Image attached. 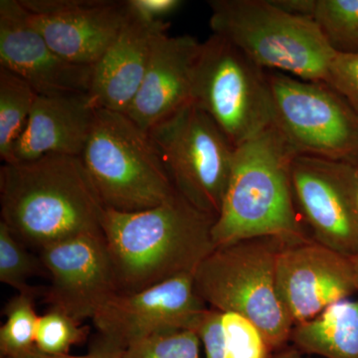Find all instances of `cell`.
Instances as JSON below:
<instances>
[{
  "mask_svg": "<svg viewBox=\"0 0 358 358\" xmlns=\"http://www.w3.org/2000/svg\"><path fill=\"white\" fill-rule=\"evenodd\" d=\"M122 355H124V350L110 345V343L98 338L94 341L88 355H82V357H72L69 355L52 357V355H44V353L38 352L35 348L31 352L14 358H122Z\"/></svg>",
  "mask_w": 358,
  "mask_h": 358,
  "instance_id": "29",
  "label": "cell"
},
{
  "mask_svg": "<svg viewBox=\"0 0 358 358\" xmlns=\"http://www.w3.org/2000/svg\"><path fill=\"white\" fill-rule=\"evenodd\" d=\"M81 159L105 208L145 210L176 192L150 134L122 113L96 109Z\"/></svg>",
  "mask_w": 358,
  "mask_h": 358,
  "instance_id": "6",
  "label": "cell"
},
{
  "mask_svg": "<svg viewBox=\"0 0 358 358\" xmlns=\"http://www.w3.org/2000/svg\"><path fill=\"white\" fill-rule=\"evenodd\" d=\"M169 26L145 22L128 10L121 32L92 70L89 96L96 109L128 112L145 77L155 40Z\"/></svg>",
  "mask_w": 358,
  "mask_h": 358,
  "instance_id": "17",
  "label": "cell"
},
{
  "mask_svg": "<svg viewBox=\"0 0 358 358\" xmlns=\"http://www.w3.org/2000/svg\"><path fill=\"white\" fill-rule=\"evenodd\" d=\"M49 46L72 64L93 67L121 32L127 1L20 0Z\"/></svg>",
  "mask_w": 358,
  "mask_h": 358,
  "instance_id": "14",
  "label": "cell"
},
{
  "mask_svg": "<svg viewBox=\"0 0 358 358\" xmlns=\"http://www.w3.org/2000/svg\"><path fill=\"white\" fill-rule=\"evenodd\" d=\"M200 345L194 331H166L128 346L122 358H201Z\"/></svg>",
  "mask_w": 358,
  "mask_h": 358,
  "instance_id": "26",
  "label": "cell"
},
{
  "mask_svg": "<svg viewBox=\"0 0 358 358\" xmlns=\"http://www.w3.org/2000/svg\"><path fill=\"white\" fill-rule=\"evenodd\" d=\"M1 221L39 251L82 235L103 234L105 206L81 157L47 155L0 169Z\"/></svg>",
  "mask_w": 358,
  "mask_h": 358,
  "instance_id": "2",
  "label": "cell"
},
{
  "mask_svg": "<svg viewBox=\"0 0 358 358\" xmlns=\"http://www.w3.org/2000/svg\"><path fill=\"white\" fill-rule=\"evenodd\" d=\"M352 259H353V263H355V270H357V277H358V256L355 257V258H352Z\"/></svg>",
  "mask_w": 358,
  "mask_h": 358,
  "instance_id": "31",
  "label": "cell"
},
{
  "mask_svg": "<svg viewBox=\"0 0 358 358\" xmlns=\"http://www.w3.org/2000/svg\"><path fill=\"white\" fill-rule=\"evenodd\" d=\"M357 202H358V196H357Z\"/></svg>",
  "mask_w": 358,
  "mask_h": 358,
  "instance_id": "32",
  "label": "cell"
},
{
  "mask_svg": "<svg viewBox=\"0 0 358 358\" xmlns=\"http://www.w3.org/2000/svg\"><path fill=\"white\" fill-rule=\"evenodd\" d=\"M294 348L322 358H358V298L329 306L315 319L296 324Z\"/></svg>",
  "mask_w": 358,
  "mask_h": 358,
  "instance_id": "19",
  "label": "cell"
},
{
  "mask_svg": "<svg viewBox=\"0 0 358 358\" xmlns=\"http://www.w3.org/2000/svg\"><path fill=\"white\" fill-rule=\"evenodd\" d=\"M305 355L294 346H286L279 352H275L271 358H307Z\"/></svg>",
  "mask_w": 358,
  "mask_h": 358,
  "instance_id": "30",
  "label": "cell"
},
{
  "mask_svg": "<svg viewBox=\"0 0 358 358\" xmlns=\"http://www.w3.org/2000/svg\"><path fill=\"white\" fill-rule=\"evenodd\" d=\"M39 275L49 278L40 257L30 253L28 247L0 221V282L17 289L18 294L43 296L44 289L28 284L30 279Z\"/></svg>",
  "mask_w": 358,
  "mask_h": 358,
  "instance_id": "22",
  "label": "cell"
},
{
  "mask_svg": "<svg viewBox=\"0 0 358 358\" xmlns=\"http://www.w3.org/2000/svg\"><path fill=\"white\" fill-rule=\"evenodd\" d=\"M268 77L275 127L296 154L358 166V114L336 90L279 71Z\"/></svg>",
  "mask_w": 358,
  "mask_h": 358,
  "instance_id": "9",
  "label": "cell"
},
{
  "mask_svg": "<svg viewBox=\"0 0 358 358\" xmlns=\"http://www.w3.org/2000/svg\"><path fill=\"white\" fill-rule=\"evenodd\" d=\"M200 42L190 35L155 38L138 95L126 113L140 128L150 131L192 102V72Z\"/></svg>",
  "mask_w": 358,
  "mask_h": 358,
  "instance_id": "16",
  "label": "cell"
},
{
  "mask_svg": "<svg viewBox=\"0 0 358 358\" xmlns=\"http://www.w3.org/2000/svg\"><path fill=\"white\" fill-rule=\"evenodd\" d=\"M37 96L25 80L0 67V157L3 164L25 129Z\"/></svg>",
  "mask_w": 358,
  "mask_h": 358,
  "instance_id": "21",
  "label": "cell"
},
{
  "mask_svg": "<svg viewBox=\"0 0 358 358\" xmlns=\"http://www.w3.org/2000/svg\"><path fill=\"white\" fill-rule=\"evenodd\" d=\"M216 219L179 193L152 208L105 209L102 230L119 293L129 294L195 271L215 249Z\"/></svg>",
  "mask_w": 358,
  "mask_h": 358,
  "instance_id": "1",
  "label": "cell"
},
{
  "mask_svg": "<svg viewBox=\"0 0 358 358\" xmlns=\"http://www.w3.org/2000/svg\"><path fill=\"white\" fill-rule=\"evenodd\" d=\"M50 285L44 301L82 322L119 293L103 234L82 235L40 250Z\"/></svg>",
  "mask_w": 358,
  "mask_h": 358,
  "instance_id": "12",
  "label": "cell"
},
{
  "mask_svg": "<svg viewBox=\"0 0 358 358\" xmlns=\"http://www.w3.org/2000/svg\"><path fill=\"white\" fill-rule=\"evenodd\" d=\"M89 329L55 308L40 315L35 336V348L52 357L68 355L71 348L86 341Z\"/></svg>",
  "mask_w": 358,
  "mask_h": 358,
  "instance_id": "25",
  "label": "cell"
},
{
  "mask_svg": "<svg viewBox=\"0 0 358 358\" xmlns=\"http://www.w3.org/2000/svg\"><path fill=\"white\" fill-rule=\"evenodd\" d=\"M181 0H128V10L131 15L148 23L166 22V18L180 9Z\"/></svg>",
  "mask_w": 358,
  "mask_h": 358,
  "instance_id": "28",
  "label": "cell"
},
{
  "mask_svg": "<svg viewBox=\"0 0 358 358\" xmlns=\"http://www.w3.org/2000/svg\"><path fill=\"white\" fill-rule=\"evenodd\" d=\"M192 102L213 120L235 148L275 124L268 72L213 33L200 45Z\"/></svg>",
  "mask_w": 358,
  "mask_h": 358,
  "instance_id": "7",
  "label": "cell"
},
{
  "mask_svg": "<svg viewBox=\"0 0 358 358\" xmlns=\"http://www.w3.org/2000/svg\"><path fill=\"white\" fill-rule=\"evenodd\" d=\"M296 154L275 124L235 148L220 214L212 229L215 248L258 237L286 245L312 239L294 201Z\"/></svg>",
  "mask_w": 358,
  "mask_h": 358,
  "instance_id": "3",
  "label": "cell"
},
{
  "mask_svg": "<svg viewBox=\"0 0 358 358\" xmlns=\"http://www.w3.org/2000/svg\"><path fill=\"white\" fill-rule=\"evenodd\" d=\"M326 84L336 90L358 114V54L336 53Z\"/></svg>",
  "mask_w": 358,
  "mask_h": 358,
  "instance_id": "27",
  "label": "cell"
},
{
  "mask_svg": "<svg viewBox=\"0 0 358 358\" xmlns=\"http://www.w3.org/2000/svg\"><path fill=\"white\" fill-rule=\"evenodd\" d=\"M285 246L280 238L258 237L218 247L193 275L195 291L209 308L251 320L274 353L286 348L294 327L275 282Z\"/></svg>",
  "mask_w": 358,
  "mask_h": 358,
  "instance_id": "5",
  "label": "cell"
},
{
  "mask_svg": "<svg viewBox=\"0 0 358 358\" xmlns=\"http://www.w3.org/2000/svg\"><path fill=\"white\" fill-rule=\"evenodd\" d=\"M194 333L205 358H271L274 352L258 327L236 313L208 308Z\"/></svg>",
  "mask_w": 358,
  "mask_h": 358,
  "instance_id": "20",
  "label": "cell"
},
{
  "mask_svg": "<svg viewBox=\"0 0 358 358\" xmlns=\"http://www.w3.org/2000/svg\"><path fill=\"white\" fill-rule=\"evenodd\" d=\"M148 133L176 192L217 219L235 152L217 124L190 102Z\"/></svg>",
  "mask_w": 358,
  "mask_h": 358,
  "instance_id": "8",
  "label": "cell"
},
{
  "mask_svg": "<svg viewBox=\"0 0 358 358\" xmlns=\"http://www.w3.org/2000/svg\"><path fill=\"white\" fill-rule=\"evenodd\" d=\"M278 294L294 326L358 292L353 259L313 241L286 245L275 268Z\"/></svg>",
  "mask_w": 358,
  "mask_h": 358,
  "instance_id": "13",
  "label": "cell"
},
{
  "mask_svg": "<svg viewBox=\"0 0 358 358\" xmlns=\"http://www.w3.org/2000/svg\"><path fill=\"white\" fill-rule=\"evenodd\" d=\"M292 185L313 241L350 258L358 256V166L296 155Z\"/></svg>",
  "mask_w": 358,
  "mask_h": 358,
  "instance_id": "10",
  "label": "cell"
},
{
  "mask_svg": "<svg viewBox=\"0 0 358 358\" xmlns=\"http://www.w3.org/2000/svg\"><path fill=\"white\" fill-rule=\"evenodd\" d=\"M312 18L336 53L358 54V0H315Z\"/></svg>",
  "mask_w": 358,
  "mask_h": 358,
  "instance_id": "24",
  "label": "cell"
},
{
  "mask_svg": "<svg viewBox=\"0 0 358 358\" xmlns=\"http://www.w3.org/2000/svg\"><path fill=\"white\" fill-rule=\"evenodd\" d=\"M208 306L194 288L193 275H181L136 293H117L93 317L99 336L124 350L166 331H194Z\"/></svg>",
  "mask_w": 358,
  "mask_h": 358,
  "instance_id": "11",
  "label": "cell"
},
{
  "mask_svg": "<svg viewBox=\"0 0 358 358\" xmlns=\"http://www.w3.org/2000/svg\"><path fill=\"white\" fill-rule=\"evenodd\" d=\"M95 113L89 94L37 96L25 129L6 164L29 162L47 155L81 157Z\"/></svg>",
  "mask_w": 358,
  "mask_h": 358,
  "instance_id": "18",
  "label": "cell"
},
{
  "mask_svg": "<svg viewBox=\"0 0 358 358\" xmlns=\"http://www.w3.org/2000/svg\"><path fill=\"white\" fill-rule=\"evenodd\" d=\"M0 67L47 96L89 94L93 70L59 56L31 24L20 0L0 1Z\"/></svg>",
  "mask_w": 358,
  "mask_h": 358,
  "instance_id": "15",
  "label": "cell"
},
{
  "mask_svg": "<svg viewBox=\"0 0 358 358\" xmlns=\"http://www.w3.org/2000/svg\"><path fill=\"white\" fill-rule=\"evenodd\" d=\"M210 28L263 69L327 83L336 52L313 18L273 0H211Z\"/></svg>",
  "mask_w": 358,
  "mask_h": 358,
  "instance_id": "4",
  "label": "cell"
},
{
  "mask_svg": "<svg viewBox=\"0 0 358 358\" xmlns=\"http://www.w3.org/2000/svg\"><path fill=\"white\" fill-rule=\"evenodd\" d=\"M37 296L18 294L7 301L3 313L6 320L0 329L1 358H14L35 348L39 315L35 310Z\"/></svg>",
  "mask_w": 358,
  "mask_h": 358,
  "instance_id": "23",
  "label": "cell"
}]
</instances>
